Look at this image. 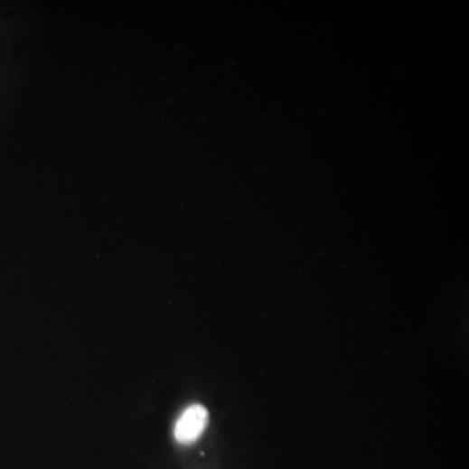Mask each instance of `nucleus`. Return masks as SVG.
I'll use <instances>...</instances> for the list:
<instances>
[{"mask_svg":"<svg viewBox=\"0 0 469 469\" xmlns=\"http://www.w3.org/2000/svg\"><path fill=\"white\" fill-rule=\"evenodd\" d=\"M208 423L209 414L205 407L202 404H193L180 415L174 429V436L179 444H193L202 436Z\"/></svg>","mask_w":469,"mask_h":469,"instance_id":"f257e3e1","label":"nucleus"}]
</instances>
